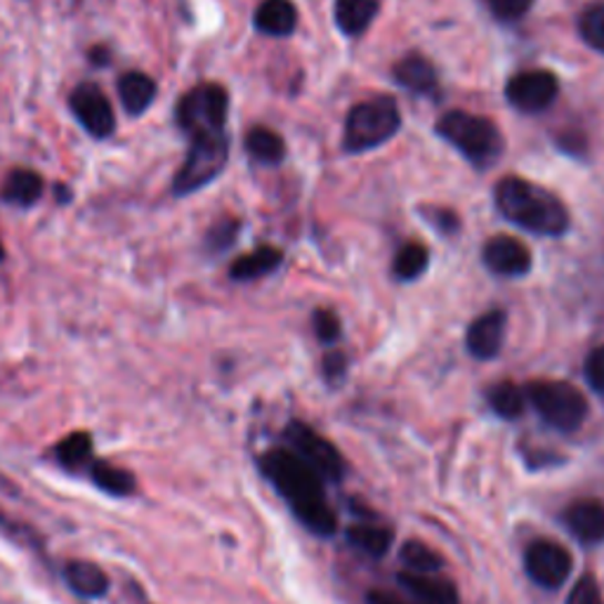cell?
I'll list each match as a JSON object with an SVG mask.
<instances>
[{"label":"cell","instance_id":"cell-27","mask_svg":"<svg viewBox=\"0 0 604 604\" xmlns=\"http://www.w3.org/2000/svg\"><path fill=\"white\" fill-rule=\"evenodd\" d=\"M487 401H489L491 411L503 420H518L526 409L524 390L518 388L515 382H510V380L491 386L487 392Z\"/></svg>","mask_w":604,"mask_h":604},{"label":"cell","instance_id":"cell-16","mask_svg":"<svg viewBox=\"0 0 604 604\" xmlns=\"http://www.w3.org/2000/svg\"><path fill=\"white\" fill-rule=\"evenodd\" d=\"M397 583L411 595L416 604H461L459 588L442 574H397Z\"/></svg>","mask_w":604,"mask_h":604},{"label":"cell","instance_id":"cell-17","mask_svg":"<svg viewBox=\"0 0 604 604\" xmlns=\"http://www.w3.org/2000/svg\"><path fill=\"white\" fill-rule=\"evenodd\" d=\"M503 338H505V313L493 309V313H487L480 319H474L472 326L468 328V336H465L468 352L474 359H482V361L493 359L501 352Z\"/></svg>","mask_w":604,"mask_h":604},{"label":"cell","instance_id":"cell-15","mask_svg":"<svg viewBox=\"0 0 604 604\" xmlns=\"http://www.w3.org/2000/svg\"><path fill=\"white\" fill-rule=\"evenodd\" d=\"M50 459L54 461L60 470L76 474V478H85L90 465L95 463V439L90 432H69L64 439L52 447Z\"/></svg>","mask_w":604,"mask_h":604},{"label":"cell","instance_id":"cell-19","mask_svg":"<svg viewBox=\"0 0 604 604\" xmlns=\"http://www.w3.org/2000/svg\"><path fill=\"white\" fill-rule=\"evenodd\" d=\"M347 543L357 547L359 553L369 555L373 560L386 557L395 543V532L390 526H382L376 522H357L347 529Z\"/></svg>","mask_w":604,"mask_h":604},{"label":"cell","instance_id":"cell-5","mask_svg":"<svg viewBox=\"0 0 604 604\" xmlns=\"http://www.w3.org/2000/svg\"><path fill=\"white\" fill-rule=\"evenodd\" d=\"M401 125L392 100H371L357 104L345 121V150L359 154L392 140Z\"/></svg>","mask_w":604,"mask_h":604},{"label":"cell","instance_id":"cell-18","mask_svg":"<svg viewBox=\"0 0 604 604\" xmlns=\"http://www.w3.org/2000/svg\"><path fill=\"white\" fill-rule=\"evenodd\" d=\"M85 480L93 484L98 491L106 493V496H112V499H119V501L133 499V496H137V491H140L135 472L125 470L116 463H109V461L100 459V455L95 459V463L90 465Z\"/></svg>","mask_w":604,"mask_h":604},{"label":"cell","instance_id":"cell-13","mask_svg":"<svg viewBox=\"0 0 604 604\" xmlns=\"http://www.w3.org/2000/svg\"><path fill=\"white\" fill-rule=\"evenodd\" d=\"M562 524L581 545L604 543V501L579 499L562 512Z\"/></svg>","mask_w":604,"mask_h":604},{"label":"cell","instance_id":"cell-8","mask_svg":"<svg viewBox=\"0 0 604 604\" xmlns=\"http://www.w3.org/2000/svg\"><path fill=\"white\" fill-rule=\"evenodd\" d=\"M284 437L288 442V449L293 453H298L324 482H340L345 478L347 463L340 451L315 428H309L303 420H290L284 430Z\"/></svg>","mask_w":604,"mask_h":604},{"label":"cell","instance_id":"cell-34","mask_svg":"<svg viewBox=\"0 0 604 604\" xmlns=\"http://www.w3.org/2000/svg\"><path fill=\"white\" fill-rule=\"evenodd\" d=\"M583 376L597 395H604V345L595 347L588 359H585Z\"/></svg>","mask_w":604,"mask_h":604},{"label":"cell","instance_id":"cell-20","mask_svg":"<svg viewBox=\"0 0 604 604\" xmlns=\"http://www.w3.org/2000/svg\"><path fill=\"white\" fill-rule=\"evenodd\" d=\"M298 24V10L290 0H263L255 10V27L267 35H290Z\"/></svg>","mask_w":604,"mask_h":604},{"label":"cell","instance_id":"cell-1","mask_svg":"<svg viewBox=\"0 0 604 604\" xmlns=\"http://www.w3.org/2000/svg\"><path fill=\"white\" fill-rule=\"evenodd\" d=\"M263 478L279 491L296 518L309 534L328 539L338 532V515L326 499L324 480L298 453L286 447L267 449L258 455Z\"/></svg>","mask_w":604,"mask_h":604},{"label":"cell","instance_id":"cell-31","mask_svg":"<svg viewBox=\"0 0 604 604\" xmlns=\"http://www.w3.org/2000/svg\"><path fill=\"white\" fill-rule=\"evenodd\" d=\"M239 223L236 219H219L217 225H213L206 234V246L213 250V253H219L229 248L234 242H236V234H239Z\"/></svg>","mask_w":604,"mask_h":604},{"label":"cell","instance_id":"cell-39","mask_svg":"<svg viewBox=\"0 0 604 604\" xmlns=\"http://www.w3.org/2000/svg\"><path fill=\"white\" fill-rule=\"evenodd\" d=\"M3 260H6V248H3V244H0V263Z\"/></svg>","mask_w":604,"mask_h":604},{"label":"cell","instance_id":"cell-28","mask_svg":"<svg viewBox=\"0 0 604 604\" xmlns=\"http://www.w3.org/2000/svg\"><path fill=\"white\" fill-rule=\"evenodd\" d=\"M246 152L258 163L274 166V163L284 161L286 144L281 135L269 131V127H253V131L246 135Z\"/></svg>","mask_w":604,"mask_h":604},{"label":"cell","instance_id":"cell-6","mask_svg":"<svg viewBox=\"0 0 604 604\" xmlns=\"http://www.w3.org/2000/svg\"><path fill=\"white\" fill-rule=\"evenodd\" d=\"M229 98L223 85L204 83L180 100L177 123L190 137L225 133Z\"/></svg>","mask_w":604,"mask_h":604},{"label":"cell","instance_id":"cell-30","mask_svg":"<svg viewBox=\"0 0 604 604\" xmlns=\"http://www.w3.org/2000/svg\"><path fill=\"white\" fill-rule=\"evenodd\" d=\"M579 31L585 43L604 54V3H595L581 14Z\"/></svg>","mask_w":604,"mask_h":604},{"label":"cell","instance_id":"cell-22","mask_svg":"<svg viewBox=\"0 0 604 604\" xmlns=\"http://www.w3.org/2000/svg\"><path fill=\"white\" fill-rule=\"evenodd\" d=\"M395 79L401 88H407L418 95H430L432 90H437V71L426 58H420V54H409V58L401 60L395 66Z\"/></svg>","mask_w":604,"mask_h":604},{"label":"cell","instance_id":"cell-35","mask_svg":"<svg viewBox=\"0 0 604 604\" xmlns=\"http://www.w3.org/2000/svg\"><path fill=\"white\" fill-rule=\"evenodd\" d=\"M315 334L321 342H336L340 338V319L331 309H317L315 313Z\"/></svg>","mask_w":604,"mask_h":604},{"label":"cell","instance_id":"cell-23","mask_svg":"<svg viewBox=\"0 0 604 604\" xmlns=\"http://www.w3.org/2000/svg\"><path fill=\"white\" fill-rule=\"evenodd\" d=\"M41 194H43V177L39 173L24 171V168L12 171L6 180L3 192H0L6 204L20 206V208H29L33 204H39Z\"/></svg>","mask_w":604,"mask_h":604},{"label":"cell","instance_id":"cell-11","mask_svg":"<svg viewBox=\"0 0 604 604\" xmlns=\"http://www.w3.org/2000/svg\"><path fill=\"white\" fill-rule=\"evenodd\" d=\"M71 112L81 121L85 131L98 137L106 140L116 131V119H114V109L109 104L106 95L93 83H83L76 90H73L71 98Z\"/></svg>","mask_w":604,"mask_h":604},{"label":"cell","instance_id":"cell-25","mask_svg":"<svg viewBox=\"0 0 604 604\" xmlns=\"http://www.w3.org/2000/svg\"><path fill=\"white\" fill-rule=\"evenodd\" d=\"M284 260V255L279 248L274 246H263L258 250H253L248 255H244V258L236 260L232 267H229V277L234 281H253V279H260L265 277V274L274 272Z\"/></svg>","mask_w":604,"mask_h":604},{"label":"cell","instance_id":"cell-38","mask_svg":"<svg viewBox=\"0 0 604 604\" xmlns=\"http://www.w3.org/2000/svg\"><path fill=\"white\" fill-rule=\"evenodd\" d=\"M366 604H416V602L399 600L397 595L386 593V591H369L366 593Z\"/></svg>","mask_w":604,"mask_h":604},{"label":"cell","instance_id":"cell-12","mask_svg":"<svg viewBox=\"0 0 604 604\" xmlns=\"http://www.w3.org/2000/svg\"><path fill=\"white\" fill-rule=\"evenodd\" d=\"M60 576L66 588L85 602L104 600L112 591V579L93 560H66L60 566Z\"/></svg>","mask_w":604,"mask_h":604},{"label":"cell","instance_id":"cell-37","mask_svg":"<svg viewBox=\"0 0 604 604\" xmlns=\"http://www.w3.org/2000/svg\"><path fill=\"white\" fill-rule=\"evenodd\" d=\"M524 461L529 468H551V465H557L562 463L560 455L555 451H543V449H534V451H524Z\"/></svg>","mask_w":604,"mask_h":604},{"label":"cell","instance_id":"cell-24","mask_svg":"<svg viewBox=\"0 0 604 604\" xmlns=\"http://www.w3.org/2000/svg\"><path fill=\"white\" fill-rule=\"evenodd\" d=\"M380 0H336V22L342 33L359 35L371 27Z\"/></svg>","mask_w":604,"mask_h":604},{"label":"cell","instance_id":"cell-4","mask_svg":"<svg viewBox=\"0 0 604 604\" xmlns=\"http://www.w3.org/2000/svg\"><path fill=\"white\" fill-rule=\"evenodd\" d=\"M524 395L543 418V423L560 432H576L588 418V401L572 382L534 380L524 388Z\"/></svg>","mask_w":604,"mask_h":604},{"label":"cell","instance_id":"cell-3","mask_svg":"<svg viewBox=\"0 0 604 604\" xmlns=\"http://www.w3.org/2000/svg\"><path fill=\"white\" fill-rule=\"evenodd\" d=\"M437 133L478 168L493 166L503 154V137L499 127L482 116L468 112H449L439 119Z\"/></svg>","mask_w":604,"mask_h":604},{"label":"cell","instance_id":"cell-2","mask_svg":"<svg viewBox=\"0 0 604 604\" xmlns=\"http://www.w3.org/2000/svg\"><path fill=\"white\" fill-rule=\"evenodd\" d=\"M496 206L505 219L532 234L562 236L570 227V213L562 201L534 182L505 177L496 187Z\"/></svg>","mask_w":604,"mask_h":604},{"label":"cell","instance_id":"cell-26","mask_svg":"<svg viewBox=\"0 0 604 604\" xmlns=\"http://www.w3.org/2000/svg\"><path fill=\"white\" fill-rule=\"evenodd\" d=\"M399 562L405 564V572L411 574H442L444 570V557L428 543L416 539L399 547Z\"/></svg>","mask_w":604,"mask_h":604},{"label":"cell","instance_id":"cell-32","mask_svg":"<svg viewBox=\"0 0 604 604\" xmlns=\"http://www.w3.org/2000/svg\"><path fill=\"white\" fill-rule=\"evenodd\" d=\"M566 604H604V595L597 579L593 574H583L576 581L570 597H566Z\"/></svg>","mask_w":604,"mask_h":604},{"label":"cell","instance_id":"cell-29","mask_svg":"<svg viewBox=\"0 0 604 604\" xmlns=\"http://www.w3.org/2000/svg\"><path fill=\"white\" fill-rule=\"evenodd\" d=\"M428 260H430V255H428L426 246H420V244L401 246L399 253H397V258H395V265H392L395 277L401 279V281L418 279L420 274L426 272Z\"/></svg>","mask_w":604,"mask_h":604},{"label":"cell","instance_id":"cell-9","mask_svg":"<svg viewBox=\"0 0 604 604\" xmlns=\"http://www.w3.org/2000/svg\"><path fill=\"white\" fill-rule=\"evenodd\" d=\"M574 557L564 545L551 539H539L526 545L524 572L543 591H560L570 581Z\"/></svg>","mask_w":604,"mask_h":604},{"label":"cell","instance_id":"cell-7","mask_svg":"<svg viewBox=\"0 0 604 604\" xmlns=\"http://www.w3.org/2000/svg\"><path fill=\"white\" fill-rule=\"evenodd\" d=\"M227 156H229V140L225 133L192 137L185 166H182L180 173L175 175L173 192L177 196H185L211 185V182L225 171Z\"/></svg>","mask_w":604,"mask_h":604},{"label":"cell","instance_id":"cell-14","mask_svg":"<svg viewBox=\"0 0 604 604\" xmlns=\"http://www.w3.org/2000/svg\"><path fill=\"white\" fill-rule=\"evenodd\" d=\"M484 265L501 277H522L532 269V253L512 236H493L484 246Z\"/></svg>","mask_w":604,"mask_h":604},{"label":"cell","instance_id":"cell-10","mask_svg":"<svg viewBox=\"0 0 604 604\" xmlns=\"http://www.w3.org/2000/svg\"><path fill=\"white\" fill-rule=\"evenodd\" d=\"M557 93H560L557 79L551 71H541V69L518 73V76L510 79L505 88L510 104L518 106L520 112H529V114L543 112V109L551 106Z\"/></svg>","mask_w":604,"mask_h":604},{"label":"cell","instance_id":"cell-36","mask_svg":"<svg viewBox=\"0 0 604 604\" xmlns=\"http://www.w3.org/2000/svg\"><path fill=\"white\" fill-rule=\"evenodd\" d=\"M347 373V357L342 352H331L324 357V376L328 382H340Z\"/></svg>","mask_w":604,"mask_h":604},{"label":"cell","instance_id":"cell-33","mask_svg":"<svg viewBox=\"0 0 604 604\" xmlns=\"http://www.w3.org/2000/svg\"><path fill=\"white\" fill-rule=\"evenodd\" d=\"M489 10L501 22H518L534 6V0H487Z\"/></svg>","mask_w":604,"mask_h":604},{"label":"cell","instance_id":"cell-21","mask_svg":"<svg viewBox=\"0 0 604 604\" xmlns=\"http://www.w3.org/2000/svg\"><path fill=\"white\" fill-rule=\"evenodd\" d=\"M119 98L131 116L144 114L156 100V83L146 73L131 71L119 81Z\"/></svg>","mask_w":604,"mask_h":604}]
</instances>
